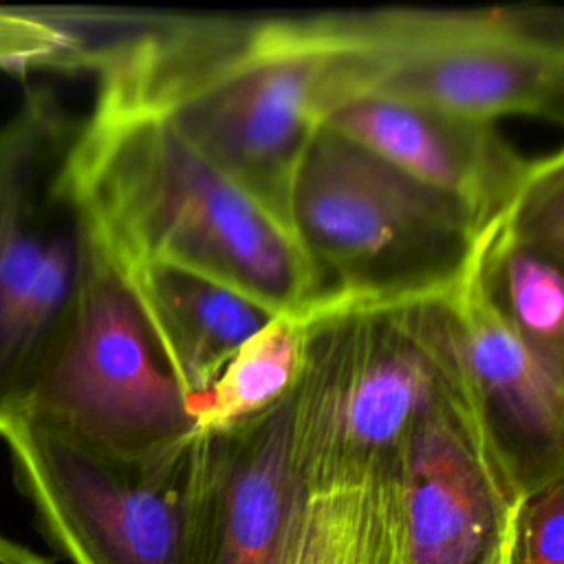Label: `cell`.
I'll list each match as a JSON object with an SVG mask.
<instances>
[{
  "label": "cell",
  "mask_w": 564,
  "mask_h": 564,
  "mask_svg": "<svg viewBox=\"0 0 564 564\" xmlns=\"http://www.w3.org/2000/svg\"><path fill=\"white\" fill-rule=\"evenodd\" d=\"M77 121L46 86H26L0 121V432L73 302L84 227L62 187Z\"/></svg>",
  "instance_id": "8992f818"
},
{
  "label": "cell",
  "mask_w": 564,
  "mask_h": 564,
  "mask_svg": "<svg viewBox=\"0 0 564 564\" xmlns=\"http://www.w3.org/2000/svg\"><path fill=\"white\" fill-rule=\"evenodd\" d=\"M326 126L463 203L480 229L511 205L531 165L496 123L383 95L350 99Z\"/></svg>",
  "instance_id": "8fae6325"
},
{
  "label": "cell",
  "mask_w": 564,
  "mask_h": 564,
  "mask_svg": "<svg viewBox=\"0 0 564 564\" xmlns=\"http://www.w3.org/2000/svg\"><path fill=\"white\" fill-rule=\"evenodd\" d=\"M0 438L22 494L70 564H194L209 432L143 458L97 454L26 421Z\"/></svg>",
  "instance_id": "277c9868"
},
{
  "label": "cell",
  "mask_w": 564,
  "mask_h": 564,
  "mask_svg": "<svg viewBox=\"0 0 564 564\" xmlns=\"http://www.w3.org/2000/svg\"><path fill=\"white\" fill-rule=\"evenodd\" d=\"M394 467L308 482L289 564H403Z\"/></svg>",
  "instance_id": "4fadbf2b"
},
{
  "label": "cell",
  "mask_w": 564,
  "mask_h": 564,
  "mask_svg": "<svg viewBox=\"0 0 564 564\" xmlns=\"http://www.w3.org/2000/svg\"><path fill=\"white\" fill-rule=\"evenodd\" d=\"M302 502L289 392L271 410L209 432L194 564H289Z\"/></svg>",
  "instance_id": "30bf717a"
},
{
  "label": "cell",
  "mask_w": 564,
  "mask_h": 564,
  "mask_svg": "<svg viewBox=\"0 0 564 564\" xmlns=\"http://www.w3.org/2000/svg\"><path fill=\"white\" fill-rule=\"evenodd\" d=\"M0 564H51V560L37 555L35 551H31L0 533Z\"/></svg>",
  "instance_id": "ffe728a7"
},
{
  "label": "cell",
  "mask_w": 564,
  "mask_h": 564,
  "mask_svg": "<svg viewBox=\"0 0 564 564\" xmlns=\"http://www.w3.org/2000/svg\"><path fill=\"white\" fill-rule=\"evenodd\" d=\"M15 421L117 458H143L196 432L132 293L86 229L73 302Z\"/></svg>",
  "instance_id": "5b68a950"
},
{
  "label": "cell",
  "mask_w": 564,
  "mask_h": 564,
  "mask_svg": "<svg viewBox=\"0 0 564 564\" xmlns=\"http://www.w3.org/2000/svg\"><path fill=\"white\" fill-rule=\"evenodd\" d=\"M62 187L117 267L185 269L275 315L324 308L293 234L161 119L95 97L77 121Z\"/></svg>",
  "instance_id": "7a4b0ae2"
},
{
  "label": "cell",
  "mask_w": 564,
  "mask_h": 564,
  "mask_svg": "<svg viewBox=\"0 0 564 564\" xmlns=\"http://www.w3.org/2000/svg\"><path fill=\"white\" fill-rule=\"evenodd\" d=\"M112 264V262H110ZM185 403L205 392L231 355L275 313L205 275L167 264H112Z\"/></svg>",
  "instance_id": "7c38bea8"
},
{
  "label": "cell",
  "mask_w": 564,
  "mask_h": 564,
  "mask_svg": "<svg viewBox=\"0 0 564 564\" xmlns=\"http://www.w3.org/2000/svg\"><path fill=\"white\" fill-rule=\"evenodd\" d=\"M500 216L476 238L480 275L511 328L544 368L564 381L562 264L511 240Z\"/></svg>",
  "instance_id": "5bb4252c"
},
{
  "label": "cell",
  "mask_w": 564,
  "mask_h": 564,
  "mask_svg": "<svg viewBox=\"0 0 564 564\" xmlns=\"http://www.w3.org/2000/svg\"><path fill=\"white\" fill-rule=\"evenodd\" d=\"M500 218L511 240L553 262H564V159L560 150L531 159L522 187Z\"/></svg>",
  "instance_id": "e0dca14e"
},
{
  "label": "cell",
  "mask_w": 564,
  "mask_h": 564,
  "mask_svg": "<svg viewBox=\"0 0 564 564\" xmlns=\"http://www.w3.org/2000/svg\"><path fill=\"white\" fill-rule=\"evenodd\" d=\"M289 214L324 308L441 297L482 231L463 203L330 126L315 132L297 165Z\"/></svg>",
  "instance_id": "3957f363"
},
{
  "label": "cell",
  "mask_w": 564,
  "mask_h": 564,
  "mask_svg": "<svg viewBox=\"0 0 564 564\" xmlns=\"http://www.w3.org/2000/svg\"><path fill=\"white\" fill-rule=\"evenodd\" d=\"M392 15L126 11L95 97L167 123L291 231L297 165L328 117L368 93Z\"/></svg>",
  "instance_id": "6da1fadb"
},
{
  "label": "cell",
  "mask_w": 564,
  "mask_h": 564,
  "mask_svg": "<svg viewBox=\"0 0 564 564\" xmlns=\"http://www.w3.org/2000/svg\"><path fill=\"white\" fill-rule=\"evenodd\" d=\"M518 513H520V507L511 516L500 542L494 546L485 564H518Z\"/></svg>",
  "instance_id": "d6986e66"
},
{
  "label": "cell",
  "mask_w": 564,
  "mask_h": 564,
  "mask_svg": "<svg viewBox=\"0 0 564 564\" xmlns=\"http://www.w3.org/2000/svg\"><path fill=\"white\" fill-rule=\"evenodd\" d=\"M126 11L66 4H0V70L97 73L117 42Z\"/></svg>",
  "instance_id": "2e32d148"
},
{
  "label": "cell",
  "mask_w": 564,
  "mask_h": 564,
  "mask_svg": "<svg viewBox=\"0 0 564 564\" xmlns=\"http://www.w3.org/2000/svg\"><path fill=\"white\" fill-rule=\"evenodd\" d=\"M518 564H564V478L522 498Z\"/></svg>",
  "instance_id": "ac0fdd59"
},
{
  "label": "cell",
  "mask_w": 564,
  "mask_h": 564,
  "mask_svg": "<svg viewBox=\"0 0 564 564\" xmlns=\"http://www.w3.org/2000/svg\"><path fill=\"white\" fill-rule=\"evenodd\" d=\"M394 474L403 564H485L522 502L463 364L412 425Z\"/></svg>",
  "instance_id": "ba28073f"
},
{
  "label": "cell",
  "mask_w": 564,
  "mask_h": 564,
  "mask_svg": "<svg viewBox=\"0 0 564 564\" xmlns=\"http://www.w3.org/2000/svg\"><path fill=\"white\" fill-rule=\"evenodd\" d=\"M308 322L311 315L280 313L258 328L214 383L187 401L196 430L223 432L278 405L300 377Z\"/></svg>",
  "instance_id": "9a60e30c"
},
{
  "label": "cell",
  "mask_w": 564,
  "mask_h": 564,
  "mask_svg": "<svg viewBox=\"0 0 564 564\" xmlns=\"http://www.w3.org/2000/svg\"><path fill=\"white\" fill-rule=\"evenodd\" d=\"M368 95L496 123L564 117L560 11L399 9Z\"/></svg>",
  "instance_id": "52a82bcc"
},
{
  "label": "cell",
  "mask_w": 564,
  "mask_h": 564,
  "mask_svg": "<svg viewBox=\"0 0 564 564\" xmlns=\"http://www.w3.org/2000/svg\"><path fill=\"white\" fill-rule=\"evenodd\" d=\"M476 247V245H474ZM456 352L520 498L564 478V381L491 300L476 253L443 295Z\"/></svg>",
  "instance_id": "9c48e42d"
}]
</instances>
